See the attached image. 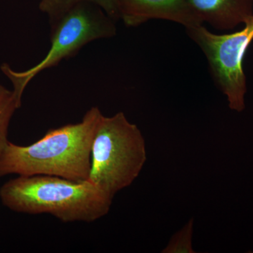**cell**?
I'll return each mask as SVG.
<instances>
[{
	"label": "cell",
	"mask_w": 253,
	"mask_h": 253,
	"mask_svg": "<svg viewBox=\"0 0 253 253\" xmlns=\"http://www.w3.org/2000/svg\"><path fill=\"white\" fill-rule=\"evenodd\" d=\"M102 116L97 107L86 111L81 122L51 129L28 146L8 142L0 158V177L49 175L87 180L96 126Z\"/></svg>",
	"instance_id": "obj_1"
},
{
	"label": "cell",
	"mask_w": 253,
	"mask_h": 253,
	"mask_svg": "<svg viewBox=\"0 0 253 253\" xmlns=\"http://www.w3.org/2000/svg\"><path fill=\"white\" fill-rule=\"evenodd\" d=\"M113 199L90 181L56 176H18L0 188V200L8 209L49 214L65 223L98 220L109 213Z\"/></svg>",
	"instance_id": "obj_2"
},
{
	"label": "cell",
	"mask_w": 253,
	"mask_h": 253,
	"mask_svg": "<svg viewBox=\"0 0 253 253\" xmlns=\"http://www.w3.org/2000/svg\"><path fill=\"white\" fill-rule=\"evenodd\" d=\"M147 159L146 142L140 129L119 112L100 118L91 151L87 180L114 198L139 176Z\"/></svg>",
	"instance_id": "obj_3"
},
{
	"label": "cell",
	"mask_w": 253,
	"mask_h": 253,
	"mask_svg": "<svg viewBox=\"0 0 253 253\" xmlns=\"http://www.w3.org/2000/svg\"><path fill=\"white\" fill-rule=\"evenodd\" d=\"M116 22L94 3L83 1L59 17L49 21L51 48L45 57L33 68L17 72L3 63L1 70L14 86L16 99L22 104L23 91L37 75L72 57L88 43L116 36Z\"/></svg>",
	"instance_id": "obj_4"
},
{
	"label": "cell",
	"mask_w": 253,
	"mask_h": 253,
	"mask_svg": "<svg viewBox=\"0 0 253 253\" xmlns=\"http://www.w3.org/2000/svg\"><path fill=\"white\" fill-rule=\"evenodd\" d=\"M241 31L217 35L204 24L186 28L188 35L206 55L211 73L226 98L229 108L242 112L247 92L244 70L245 54L253 41V17Z\"/></svg>",
	"instance_id": "obj_5"
},
{
	"label": "cell",
	"mask_w": 253,
	"mask_h": 253,
	"mask_svg": "<svg viewBox=\"0 0 253 253\" xmlns=\"http://www.w3.org/2000/svg\"><path fill=\"white\" fill-rule=\"evenodd\" d=\"M120 19L136 27L151 19H162L186 28L204 24L190 0H116Z\"/></svg>",
	"instance_id": "obj_6"
},
{
	"label": "cell",
	"mask_w": 253,
	"mask_h": 253,
	"mask_svg": "<svg viewBox=\"0 0 253 253\" xmlns=\"http://www.w3.org/2000/svg\"><path fill=\"white\" fill-rule=\"evenodd\" d=\"M203 23L221 31L233 30L253 17V0H190Z\"/></svg>",
	"instance_id": "obj_7"
},
{
	"label": "cell",
	"mask_w": 253,
	"mask_h": 253,
	"mask_svg": "<svg viewBox=\"0 0 253 253\" xmlns=\"http://www.w3.org/2000/svg\"><path fill=\"white\" fill-rule=\"evenodd\" d=\"M83 1L94 3L104 10L115 21L120 20L116 0H41L39 9L47 14L49 21H51Z\"/></svg>",
	"instance_id": "obj_8"
},
{
	"label": "cell",
	"mask_w": 253,
	"mask_h": 253,
	"mask_svg": "<svg viewBox=\"0 0 253 253\" xmlns=\"http://www.w3.org/2000/svg\"><path fill=\"white\" fill-rule=\"evenodd\" d=\"M14 91L0 84V158L7 145L8 131L11 118L16 110L21 107Z\"/></svg>",
	"instance_id": "obj_9"
},
{
	"label": "cell",
	"mask_w": 253,
	"mask_h": 253,
	"mask_svg": "<svg viewBox=\"0 0 253 253\" xmlns=\"http://www.w3.org/2000/svg\"><path fill=\"white\" fill-rule=\"evenodd\" d=\"M193 219H191L179 232L172 236L169 244L163 249L165 253H195L192 248Z\"/></svg>",
	"instance_id": "obj_10"
}]
</instances>
